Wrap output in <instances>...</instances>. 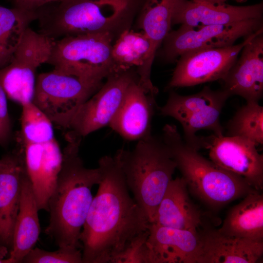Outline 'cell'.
<instances>
[{"mask_svg":"<svg viewBox=\"0 0 263 263\" xmlns=\"http://www.w3.org/2000/svg\"><path fill=\"white\" fill-rule=\"evenodd\" d=\"M100 178L79 237L84 263H115L150 225L129 193L124 174L113 156L98 162Z\"/></svg>","mask_w":263,"mask_h":263,"instance_id":"1","label":"cell"},{"mask_svg":"<svg viewBox=\"0 0 263 263\" xmlns=\"http://www.w3.org/2000/svg\"><path fill=\"white\" fill-rule=\"evenodd\" d=\"M80 136L65 135L61 168L48 201L50 220L45 233L58 247L79 248L80 235L93 197V187L100 178L98 168L88 169L79 155Z\"/></svg>","mask_w":263,"mask_h":263,"instance_id":"2","label":"cell"},{"mask_svg":"<svg viewBox=\"0 0 263 263\" xmlns=\"http://www.w3.org/2000/svg\"><path fill=\"white\" fill-rule=\"evenodd\" d=\"M162 139L187 187L207 205L220 207L256 190L241 176L220 167L187 144L176 126L166 124Z\"/></svg>","mask_w":263,"mask_h":263,"instance_id":"3","label":"cell"},{"mask_svg":"<svg viewBox=\"0 0 263 263\" xmlns=\"http://www.w3.org/2000/svg\"><path fill=\"white\" fill-rule=\"evenodd\" d=\"M114 157L133 199L152 224L158 206L177 168L169 149L162 139L150 134L137 141L131 150H118Z\"/></svg>","mask_w":263,"mask_h":263,"instance_id":"4","label":"cell"},{"mask_svg":"<svg viewBox=\"0 0 263 263\" xmlns=\"http://www.w3.org/2000/svg\"><path fill=\"white\" fill-rule=\"evenodd\" d=\"M144 0H57L48 23L58 38L109 34L116 40L131 26Z\"/></svg>","mask_w":263,"mask_h":263,"instance_id":"5","label":"cell"},{"mask_svg":"<svg viewBox=\"0 0 263 263\" xmlns=\"http://www.w3.org/2000/svg\"><path fill=\"white\" fill-rule=\"evenodd\" d=\"M114 38L109 34L70 36L55 40L46 63L99 89L116 72L112 55Z\"/></svg>","mask_w":263,"mask_h":263,"instance_id":"6","label":"cell"},{"mask_svg":"<svg viewBox=\"0 0 263 263\" xmlns=\"http://www.w3.org/2000/svg\"><path fill=\"white\" fill-rule=\"evenodd\" d=\"M230 96L222 89L213 90L207 86L191 95H183L170 91L166 103L159 108L160 113L178 121L183 130L185 142L199 150L201 136L196 135L198 131L207 130L217 136L223 135L220 116Z\"/></svg>","mask_w":263,"mask_h":263,"instance_id":"7","label":"cell"},{"mask_svg":"<svg viewBox=\"0 0 263 263\" xmlns=\"http://www.w3.org/2000/svg\"><path fill=\"white\" fill-rule=\"evenodd\" d=\"M53 40L29 27L9 62L0 69V84L7 97L22 105L32 102L36 73L46 63Z\"/></svg>","mask_w":263,"mask_h":263,"instance_id":"8","label":"cell"},{"mask_svg":"<svg viewBox=\"0 0 263 263\" xmlns=\"http://www.w3.org/2000/svg\"><path fill=\"white\" fill-rule=\"evenodd\" d=\"M98 90L78 77L53 70L38 75L32 102L53 124L68 129L77 109Z\"/></svg>","mask_w":263,"mask_h":263,"instance_id":"9","label":"cell"},{"mask_svg":"<svg viewBox=\"0 0 263 263\" xmlns=\"http://www.w3.org/2000/svg\"><path fill=\"white\" fill-rule=\"evenodd\" d=\"M262 29L263 19H257L199 28L181 25L167 34L162 42L161 54L165 61L172 62L187 52L233 45L239 38Z\"/></svg>","mask_w":263,"mask_h":263,"instance_id":"10","label":"cell"},{"mask_svg":"<svg viewBox=\"0 0 263 263\" xmlns=\"http://www.w3.org/2000/svg\"><path fill=\"white\" fill-rule=\"evenodd\" d=\"M263 29L230 46L187 52L177 59L167 89L190 87L222 80L238 58L244 46Z\"/></svg>","mask_w":263,"mask_h":263,"instance_id":"11","label":"cell"},{"mask_svg":"<svg viewBox=\"0 0 263 263\" xmlns=\"http://www.w3.org/2000/svg\"><path fill=\"white\" fill-rule=\"evenodd\" d=\"M138 79L132 68L119 71L76 110L68 129L83 137L109 125L117 112L130 84Z\"/></svg>","mask_w":263,"mask_h":263,"instance_id":"12","label":"cell"},{"mask_svg":"<svg viewBox=\"0 0 263 263\" xmlns=\"http://www.w3.org/2000/svg\"><path fill=\"white\" fill-rule=\"evenodd\" d=\"M201 149L220 167L241 176L254 189L263 188V156L250 141L239 136H201Z\"/></svg>","mask_w":263,"mask_h":263,"instance_id":"13","label":"cell"},{"mask_svg":"<svg viewBox=\"0 0 263 263\" xmlns=\"http://www.w3.org/2000/svg\"><path fill=\"white\" fill-rule=\"evenodd\" d=\"M263 32L252 38L222 80V89L246 102H258L263 94Z\"/></svg>","mask_w":263,"mask_h":263,"instance_id":"14","label":"cell"},{"mask_svg":"<svg viewBox=\"0 0 263 263\" xmlns=\"http://www.w3.org/2000/svg\"><path fill=\"white\" fill-rule=\"evenodd\" d=\"M24 145L25 167L38 209L48 211V201L61 168L62 151L56 138Z\"/></svg>","mask_w":263,"mask_h":263,"instance_id":"15","label":"cell"},{"mask_svg":"<svg viewBox=\"0 0 263 263\" xmlns=\"http://www.w3.org/2000/svg\"><path fill=\"white\" fill-rule=\"evenodd\" d=\"M155 95L147 93L138 79L128 87L122 102L109 126L129 141H138L151 134Z\"/></svg>","mask_w":263,"mask_h":263,"instance_id":"16","label":"cell"},{"mask_svg":"<svg viewBox=\"0 0 263 263\" xmlns=\"http://www.w3.org/2000/svg\"><path fill=\"white\" fill-rule=\"evenodd\" d=\"M263 14L262 2L251 5L235 6L182 0L174 14L172 24L193 28L226 25L250 19H263Z\"/></svg>","mask_w":263,"mask_h":263,"instance_id":"17","label":"cell"},{"mask_svg":"<svg viewBox=\"0 0 263 263\" xmlns=\"http://www.w3.org/2000/svg\"><path fill=\"white\" fill-rule=\"evenodd\" d=\"M147 244L149 263H196L199 233L151 224Z\"/></svg>","mask_w":263,"mask_h":263,"instance_id":"18","label":"cell"},{"mask_svg":"<svg viewBox=\"0 0 263 263\" xmlns=\"http://www.w3.org/2000/svg\"><path fill=\"white\" fill-rule=\"evenodd\" d=\"M199 233L196 263H255L263 255V242L233 237L207 228Z\"/></svg>","mask_w":263,"mask_h":263,"instance_id":"19","label":"cell"},{"mask_svg":"<svg viewBox=\"0 0 263 263\" xmlns=\"http://www.w3.org/2000/svg\"><path fill=\"white\" fill-rule=\"evenodd\" d=\"M4 157L5 163L0 167V244L11 248L25 167L21 152Z\"/></svg>","mask_w":263,"mask_h":263,"instance_id":"20","label":"cell"},{"mask_svg":"<svg viewBox=\"0 0 263 263\" xmlns=\"http://www.w3.org/2000/svg\"><path fill=\"white\" fill-rule=\"evenodd\" d=\"M185 180L177 177L169 182L160 202L154 224L198 232L202 225V213L191 201Z\"/></svg>","mask_w":263,"mask_h":263,"instance_id":"21","label":"cell"},{"mask_svg":"<svg viewBox=\"0 0 263 263\" xmlns=\"http://www.w3.org/2000/svg\"><path fill=\"white\" fill-rule=\"evenodd\" d=\"M38 211L25 169L21 179L19 209L8 258L10 263H22L25 256L36 245L40 232Z\"/></svg>","mask_w":263,"mask_h":263,"instance_id":"22","label":"cell"},{"mask_svg":"<svg viewBox=\"0 0 263 263\" xmlns=\"http://www.w3.org/2000/svg\"><path fill=\"white\" fill-rule=\"evenodd\" d=\"M218 231L228 236L263 242V195L255 190L229 211Z\"/></svg>","mask_w":263,"mask_h":263,"instance_id":"23","label":"cell"},{"mask_svg":"<svg viewBox=\"0 0 263 263\" xmlns=\"http://www.w3.org/2000/svg\"><path fill=\"white\" fill-rule=\"evenodd\" d=\"M182 0H143L137 23L150 40L153 56L170 31L173 17Z\"/></svg>","mask_w":263,"mask_h":263,"instance_id":"24","label":"cell"},{"mask_svg":"<svg viewBox=\"0 0 263 263\" xmlns=\"http://www.w3.org/2000/svg\"><path fill=\"white\" fill-rule=\"evenodd\" d=\"M36 19V12L0 5V69L9 62L26 29Z\"/></svg>","mask_w":263,"mask_h":263,"instance_id":"25","label":"cell"},{"mask_svg":"<svg viewBox=\"0 0 263 263\" xmlns=\"http://www.w3.org/2000/svg\"><path fill=\"white\" fill-rule=\"evenodd\" d=\"M228 136L245 138L256 146L263 144V107L258 102H246L227 124Z\"/></svg>","mask_w":263,"mask_h":263,"instance_id":"26","label":"cell"},{"mask_svg":"<svg viewBox=\"0 0 263 263\" xmlns=\"http://www.w3.org/2000/svg\"><path fill=\"white\" fill-rule=\"evenodd\" d=\"M21 132L24 144L42 143L55 139L53 124L32 102L21 105Z\"/></svg>","mask_w":263,"mask_h":263,"instance_id":"27","label":"cell"},{"mask_svg":"<svg viewBox=\"0 0 263 263\" xmlns=\"http://www.w3.org/2000/svg\"><path fill=\"white\" fill-rule=\"evenodd\" d=\"M22 263H82V252L79 248L58 247L50 251L34 247L25 256Z\"/></svg>","mask_w":263,"mask_h":263,"instance_id":"28","label":"cell"},{"mask_svg":"<svg viewBox=\"0 0 263 263\" xmlns=\"http://www.w3.org/2000/svg\"><path fill=\"white\" fill-rule=\"evenodd\" d=\"M7 95L0 84V145L8 143L12 134V124L9 114Z\"/></svg>","mask_w":263,"mask_h":263,"instance_id":"29","label":"cell"},{"mask_svg":"<svg viewBox=\"0 0 263 263\" xmlns=\"http://www.w3.org/2000/svg\"><path fill=\"white\" fill-rule=\"evenodd\" d=\"M56 0H9L13 8L36 12L38 9L46 4Z\"/></svg>","mask_w":263,"mask_h":263,"instance_id":"30","label":"cell"},{"mask_svg":"<svg viewBox=\"0 0 263 263\" xmlns=\"http://www.w3.org/2000/svg\"><path fill=\"white\" fill-rule=\"evenodd\" d=\"M192 1L199 3L212 4H219L225 3V2L229 0H191ZM237 2L242 3L244 2L247 0H233Z\"/></svg>","mask_w":263,"mask_h":263,"instance_id":"31","label":"cell"},{"mask_svg":"<svg viewBox=\"0 0 263 263\" xmlns=\"http://www.w3.org/2000/svg\"><path fill=\"white\" fill-rule=\"evenodd\" d=\"M8 248L0 244V263H10L8 258L4 259L8 254Z\"/></svg>","mask_w":263,"mask_h":263,"instance_id":"32","label":"cell"},{"mask_svg":"<svg viewBox=\"0 0 263 263\" xmlns=\"http://www.w3.org/2000/svg\"><path fill=\"white\" fill-rule=\"evenodd\" d=\"M5 163V158L3 157L2 159H0V167L2 166Z\"/></svg>","mask_w":263,"mask_h":263,"instance_id":"33","label":"cell"}]
</instances>
